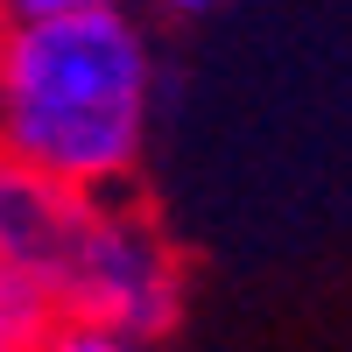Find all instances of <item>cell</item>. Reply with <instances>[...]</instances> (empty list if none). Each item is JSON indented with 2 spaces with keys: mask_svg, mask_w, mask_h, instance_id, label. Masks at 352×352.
Listing matches in <instances>:
<instances>
[{
  "mask_svg": "<svg viewBox=\"0 0 352 352\" xmlns=\"http://www.w3.org/2000/svg\"><path fill=\"white\" fill-rule=\"evenodd\" d=\"M155 120V43L134 8L8 21L0 43V148L56 190H134Z\"/></svg>",
  "mask_w": 352,
  "mask_h": 352,
  "instance_id": "cell-1",
  "label": "cell"
},
{
  "mask_svg": "<svg viewBox=\"0 0 352 352\" xmlns=\"http://www.w3.org/2000/svg\"><path fill=\"white\" fill-rule=\"evenodd\" d=\"M0 268L36 275L64 317L169 338L184 317V254L134 190L78 197L28 169L0 176Z\"/></svg>",
  "mask_w": 352,
  "mask_h": 352,
  "instance_id": "cell-2",
  "label": "cell"
},
{
  "mask_svg": "<svg viewBox=\"0 0 352 352\" xmlns=\"http://www.w3.org/2000/svg\"><path fill=\"white\" fill-rule=\"evenodd\" d=\"M56 296L36 282V275H21V268H0V352H36V338L56 324Z\"/></svg>",
  "mask_w": 352,
  "mask_h": 352,
  "instance_id": "cell-3",
  "label": "cell"
},
{
  "mask_svg": "<svg viewBox=\"0 0 352 352\" xmlns=\"http://www.w3.org/2000/svg\"><path fill=\"white\" fill-rule=\"evenodd\" d=\"M36 352H148V345L113 331V324H92V317H56V324L36 338Z\"/></svg>",
  "mask_w": 352,
  "mask_h": 352,
  "instance_id": "cell-4",
  "label": "cell"
},
{
  "mask_svg": "<svg viewBox=\"0 0 352 352\" xmlns=\"http://www.w3.org/2000/svg\"><path fill=\"white\" fill-rule=\"evenodd\" d=\"M78 8H127V0H8V21H36V14H78Z\"/></svg>",
  "mask_w": 352,
  "mask_h": 352,
  "instance_id": "cell-5",
  "label": "cell"
},
{
  "mask_svg": "<svg viewBox=\"0 0 352 352\" xmlns=\"http://www.w3.org/2000/svg\"><path fill=\"white\" fill-rule=\"evenodd\" d=\"M169 14H204V8H219V0H162Z\"/></svg>",
  "mask_w": 352,
  "mask_h": 352,
  "instance_id": "cell-6",
  "label": "cell"
}]
</instances>
